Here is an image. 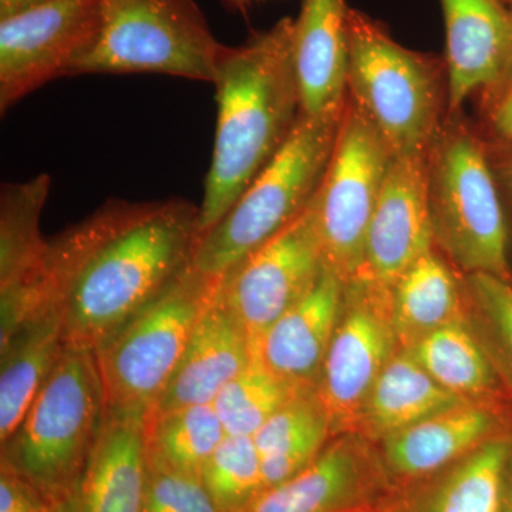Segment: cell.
I'll return each instance as SVG.
<instances>
[{
	"mask_svg": "<svg viewBox=\"0 0 512 512\" xmlns=\"http://www.w3.org/2000/svg\"><path fill=\"white\" fill-rule=\"evenodd\" d=\"M200 207L181 198L110 200L47 241L40 301L67 343L99 348L191 265Z\"/></svg>",
	"mask_w": 512,
	"mask_h": 512,
	"instance_id": "6da1fadb",
	"label": "cell"
},
{
	"mask_svg": "<svg viewBox=\"0 0 512 512\" xmlns=\"http://www.w3.org/2000/svg\"><path fill=\"white\" fill-rule=\"evenodd\" d=\"M292 33L293 19L284 18L222 53L212 83L218 120L198 217L200 238L225 217L284 146L301 114Z\"/></svg>",
	"mask_w": 512,
	"mask_h": 512,
	"instance_id": "7a4b0ae2",
	"label": "cell"
},
{
	"mask_svg": "<svg viewBox=\"0 0 512 512\" xmlns=\"http://www.w3.org/2000/svg\"><path fill=\"white\" fill-rule=\"evenodd\" d=\"M104 412L96 352L66 342L18 429L2 443L0 464L62 510L89 461Z\"/></svg>",
	"mask_w": 512,
	"mask_h": 512,
	"instance_id": "3957f363",
	"label": "cell"
},
{
	"mask_svg": "<svg viewBox=\"0 0 512 512\" xmlns=\"http://www.w3.org/2000/svg\"><path fill=\"white\" fill-rule=\"evenodd\" d=\"M434 244L464 275L512 282L510 232L487 141L446 114L427 151Z\"/></svg>",
	"mask_w": 512,
	"mask_h": 512,
	"instance_id": "277c9868",
	"label": "cell"
},
{
	"mask_svg": "<svg viewBox=\"0 0 512 512\" xmlns=\"http://www.w3.org/2000/svg\"><path fill=\"white\" fill-rule=\"evenodd\" d=\"M343 109L299 114L284 146L198 241L195 271L221 278L308 210L328 170Z\"/></svg>",
	"mask_w": 512,
	"mask_h": 512,
	"instance_id": "5b68a950",
	"label": "cell"
},
{
	"mask_svg": "<svg viewBox=\"0 0 512 512\" xmlns=\"http://www.w3.org/2000/svg\"><path fill=\"white\" fill-rule=\"evenodd\" d=\"M348 97L394 157L426 153L447 114L446 63L397 43L383 23L349 10Z\"/></svg>",
	"mask_w": 512,
	"mask_h": 512,
	"instance_id": "8992f818",
	"label": "cell"
},
{
	"mask_svg": "<svg viewBox=\"0 0 512 512\" xmlns=\"http://www.w3.org/2000/svg\"><path fill=\"white\" fill-rule=\"evenodd\" d=\"M225 47L195 0H99L96 33L66 77L158 73L214 83Z\"/></svg>",
	"mask_w": 512,
	"mask_h": 512,
	"instance_id": "52a82bcc",
	"label": "cell"
},
{
	"mask_svg": "<svg viewBox=\"0 0 512 512\" xmlns=\"http://www.w3.org/2000/svg\"><path fill=\"white\" fill-rule=\"evenodd\" d=\"M220 278L185 268L96 352L106 409L143 407L161 399L195 326L217 295Z\"/></svg>",
	"mask_w": 512,
	"mask_h": 512,
	"instance_id": "ba28073f",
	"label": "cell"
},
{
	"mask_svg": "<svg viewBox=\"0 0 512 512\" xmlns=\"http://www.w3.org/2000/svg\"><path fill=\"white\" fill-rule=\"evenodd\" d=\"M393 158L348 97L328 170L313 198L325 264L345 282L363 264L367 231Z\"/></svg>",
	"mask_w": 512,
	"mask_h": 512,
	"instance_id": "9c48e42d",
	"label": "cell"
},
{
	"mask_svg": "<svg viewBox=\"0 0 512 512\" xmlns=\"http://www.w3.org/2000/svg\"><path fill=\"white\" fill-rule=\"evenodd\" d=\"M400 348L390 313V288L353 276L320 372V402L333 434L352 433L373 386Z\"/></svg>",
	"mask_w": 512,
	"mask_h": 512,
	"instance_id": "30bf717a",
	"label": "cell"
},
{
	"mask_svg": "<svg viewBox=\"0 0 512 512\" xmlns=\"http://www.w3.org/2000/svg\"><path fill=\"white\" fill-rule=\"evenodd\" d=\"M326 268L312 204L220 278L217 296L255 343L302 299Z\"/></svg>",
	"mask_w": 512,
	"mask_h": 512,
	"instance_id": "8fae6325",
	"label": "cell"
},
{
	"mask_svg": "<svg viewBox=\"0 0 512 512\" xmlns=\"http://www.w3.org/2000/svg\"><path fill=\"white\" fill-rule=\"evenodd\" d=\"M99 0H46L0 18V111L59 77L92 42Z\"/></svg>",
	"mask_w": 512,
	"mask_h": 512,
	"instance_id": "7c38bea8",
	"label": "cell"
},
{
	"mask_svg": "<svg viewBox=\"0 0 512 512\" xmlns=\"http://www.w3.org/2000/svg\"><path fill=\"white\" fill-rule=\"evenodd\" d=\"M390 493L375 444L343 433L298 474L265 490L247 512H367L379 510Z\"/></svg>",
	"mask_w": 512,
	"mask_h": 512,
	"instance_id": "4fadbf2b",
	"label": "cell"
},
{
	"mask_svg": "<svg viewBox=\"0 0 512 512\" xmlns=\"http://www.w3.org/2000/svg\"><path fill=\"white\" fill-rule=\"evenodd\" d=\"M433 248L427 151L394 157L367 231L363 264L356 275L390 288L414 261Z\"/></svg>",
	"mask_w": 512,
	"mask_h": 512,
	"instance_id": "5bb4252c",
	"label": "cell"
},
{
	"mask_svg": "<svg viewBox=\"0 0 512 512\" xmlns=\"http://www.w3.org/2000/svg\"><path fill=\"white\" fill-rule=\"evenodd\" d=\"M512 430V406L461 403L375 444L392 490L439 473Z\"/></svg>",
	"mask_w": 512,
	"mask_h": 512,
	"instance_id": "9a60e30c",
	"label": "cell"
},
{
	"mask_svg": "<svg viewBox=\"0 0 512 512\" xmlns=\"http://www.w3.org/2000/svg\"><path fill=\"white\" fill-rule=\"evenodd\" d=\"M446 28L447 114L512 76V9L503 0H440Z\"/></svg>",
	"mask_w": 512,
	"mask_h": 512,
	"instance_id": "2e32d148",
	"label": "cell"
},
{
	"mask_svg": "<svg viewBox=\"0 0 512 512\" xmlns=\"http://www.w3.org/2000/svg\"><path fill=\"white\" fill-rule=\"evenodd\" d=\"M148 413L143 407L106 409L82 477L60 512H143Z\"/></svg>",
	"mask_w": 512,
	"mask_h": 512,
	"instance_id": "e0dca14e",
	"label": "cell"
},
{
	"mask_svg": "<svg viewBox=\"0 0 512 512\" xmlns=\"http://www.w3.org/2000/svg\"><path fill=\"white\" fill-rule=\"evenodd\" d=\"M343 293L345 281L326 266L309 292L255 343L265 366L295 389L318 387L342 312Z\"/></svg>",
	"mask_w": 512,
	"mask_h": 512,
	"instance_id": "ac0fdd59",
	"label": "cell"
},
{
	"mask_svg": "<svg viewBox=\"0 0 512 512\" xmlns=\"http://www.w3.org/2000/svg\"><path fill=\"white\" fill-rule=\"evenodd\" d=\"M349 10L346 0H303L298 18L293 19V66L303 114L345 107Z\"/></svg>",
	"mask_w": 512,
	"mask_h": 512,
	"instance_id": "d6986e66",
	"label": "cell"
},
{
	"mask_svg": "<svg viewBox=\"0 0 512 512\" xmlns=\"http://www.w3.org/2000/svg\"><path fill=\"white\" fill-rule=\"evenodd\" d=\"M254 348L241 323L215 295L195 326L167 390L151 412L214 403L221 390L249 365Z\"/></svg>",
	"mask_w": 512,
	"mask_h": 512,
	"instance_id": "ffe728a7",
	"label": "cell"
},
{
	"mask_svg": "<svg viewBox=\"0 0 512 512\" xmlns=\"http://www.w3.org/2000/svg\"><path fill=\"white\" fill-rule=\"evenodd\" d=\"M512 430L439 473L392 490L380 512H497Z\"/></svg>",
	"mask_w": 512,
	"mask_h": 512,
	"instance_id": "44dd1931",
	"label": "cell"
},
{
	"mask_svg": "<svg viewBox=\"0 0 512 512\" xmlns=\"http://www.w3.org/2000/svg\"><path fill=\"white\" fill-rule=\"evenodd\" d=\"M390 313L400 348H409L467 316L466 276L461 279L439 249H430L390 286Z\"/></svg>",
	"mask_w": 512,
	"mask_h": 512,
	"instance_id": "7402d4cb",
	"label": "cell"
},
{
	"mask_svg": "<svg viewBox=\"0 0 512 512\" xmlns=\"http://www.w3.org/2000/svg\"><path fill=\"white\" fill-rule=\"evenodd\" d=\"M407 352L447 392L470 403L512 406L497 367L464 316L414 342Z\"/></svg>",
	"mask_w": 512,
	"mask_h": 512,
	"instance_id": "603a6c76",
	"label": "cell"
},
{
	"mask_svg": "<svg viewBox=\"0 0 512 512\" xmlns=\"http://www.w3.org/2000/svg\"><path fill=\"white\" fill-rule=\"evenodd\" d=\"M461 403L470 402L443 389L406 349H400L377 379L352 433L377 444Z\"/></svg>",
	"mask_w": 512,
	"mask_h": 512,
	"instance_id": "cb8c5ba5",
	"label": "cell"
},
{
	"mask_svg": "<svg viewBox=\"0 0 512 512\" xmlns=\"http://www.w3.org/2000/svg\"><path fill=\"white\" fill-rule=\"evenodd\" d=\"M62 316L53 306L26 320L0 345V441L18 429L62 352Z\"/></svg>",
	"mask_w": 512,
	"mask_h": 512,
	"instance_id": "d4e9b609",
	"label": "cell"
},
{
	"mask_svg": "<svg viewBox=\"0 0 512 512\" xmlns=\"http://www.w3.org/2000/svg\"><path fill=\"white\" fill-rule=\"evenodd\" d=\"M335 437L316 389L301 390L254 434L265 490L311 464Z\"/></svg>",
	"mask_w": 512,
	"mask_h": 512,
	"instance_id": "484cf974",
	"label": "cell"
},
{
	"mask_svg": "<svg viewBox=\"0 0 512 512\" xmlns=\"http://www.w3.org/2000/svg\"><path fill=\"white\" fill-rule=\"evenodd\" d=\"M49 175L22 183H3L0 190V293L35 289L47 241L40 218L49 197Z\"/></svg>",
	"mask_w": 512,
	"mask_h": 512,
	"instance_id": "4316f807",
	"label": "cell"
},
{
	"mask_svg": "<svg viewBox=\"0 0 512 512\" xmlns=\"http://www.w3.org/2000/svg\"><path fill=\"white\" fill-rule=\"evenodd\" d=\"M214 404H194L148 413L146 443L150 463L201 476L202 468L225 439Z\"/></svg>",
	"mask_w": 512,
	"mask_h": 512,
	"instance_id": "83f0119b",
	"label": "cell"
},
{
	"mask_svg": "<svg viewBox=\"0 0 512 512\" xmlns=\"http://www.w3.org/2000/svg\"><path fill=\"white\" fill-rule=\"evenodd\" d=\"M301 390L279 379L262 362L254 348L249 365L229 382L217 399L214 409L229 436H252Z\"/></svg>",
	"mask_w": 512,
	"mask_h": 512,
	"instance_id": "f1b7e54d",
	"label": "cell"
},
{
	"mask_svg": "<svg viewBox=\"0 0 512 512\" xmlns=\"http://www.w3.org/2000/svg\"><path fill=\"white\" fill-rule=\"evenodd\" d=\"M220 512H247L265 491L261 457L252 436H225L201 471Z\"/></svg>",
	"mask_w": 512,
	"mask_h": 512,
	"instance_id": "f546056e",
	"label": "cell"
},
{
	"mask_svg": "<svg viewBox=\"0 0 512 512\" xmlns=\"http://www.w3.org/2000/svg\"><path fill=\"white\" fill-rule=\"evenodd\" d=\"M464 276L468 319L512 394V282L487 274Z\"/></svg>",
	"mask_w": 512,
	"mask_h": 512,
	"instance_id": "4dcf8cb0",
	"label": "cell"
},
{
	"mask_svg": "<svg viewBox=\"0 0 512 512\" xmlns=\"http://www.w3.org/2000/svg\"><path fill=\"white\" fill-rule=\"evenodd\" d=\"M143 512H220L201 476L148 461Z\"/></svg>",
	"mask_w": 512,
	"mask_h": 512,
	"instance_id": "1f68e13d",
	"label": "cell"
},
{
	"mask_svg": "<svg viewBox=\"0 0 512 512\" xmlns=\"http://www.w3.org/2000/svg\"><path fill=\"white\" fill-rule=\"evenodd\" d=\"M0 512H60L25 478L0 464Z\"/></svg>",
	"mask_w": 512,
	"mask_h": 512,
	"instance_id": "d6a6232c",
	"label": "cell"
},
{
	"mask_svg": "<svg viewBox=\"0 0 512 512\" xmlns=\"http://www.w3.org/2000/svg\"><path fill=\"white\" fill-rule=\"evenodd\" d=\"M481 100L487 138L512 146V76L490 92L481 94Z\"/></svg>",
	"mask_w": 512,
	"mask_h": 512,
	"instance_id": "836d02e7",
	"label": "cell"
},
{
	"mask_svg": "<svg viewBox=\"0 0 512 512\" xmlns=\"http://www.w3.org/2000/svg\"><path fill=\"white\" fill-rule=\"evenodd\" d=\"M485 141H487L488 157L493 165L495 178L504 201L505 214H507L512 262V146L487 137Z\"/></svg>",
	"mask_w": 512,
	"mask_h": 512,
	"instance_id": "e575fe53",
	"label": "cell"
},
{
	"mask_svg": "<svg viewBox=\"0 0 512 512\" xmlns=\"http://www.w3.org/2000/svg\"><path fill=\"white\" fill-rule=\"evenodd\" d=\"M497 512H512V448L504 468L503 484H501Z\"/></svg>",
	"mask_w": 512,
	"mask_h": 512,
	"instance_id": "d590c367",
	"label": "cell"
},
{
	"mask_svg": "<svg viewBox=\"0 0 512 512\" xmlns=\"http://www.w3.org/2000/svg\"><path fill=\"white\" fill-rule=\"evenodd\" d=\"M42 2H46V0H0V18H5V16Z\"/></svg>",
	"mask_w": 512,
	"mask_h": 512,
	"instance_id": "8d00e7d4",
	"label": "cell"
},
{
	"mask_svg": "<svg viewBox=\"0 0 512 512\" xmlns=\"http://www.w3.org/2000/svg\"><path fill=\"white\" fill-rule=\"evenodd\" d=\"M256 2H261V0H221L222 5L231 12H244Z\"/></svg>",
	"mask_w": 512,
	"mask_h": 512,
	"instance_id": "74e56055",
	"label": "cell"
},
{
	"mask_svg": "<svg viewBox=\"0 0 512 512\" xmlns=\"http://www.w3.org/2000/svg\"><path fill=\"white\" fill-rule=\"evenodd\" d=\"M504 3H507L508 6L512 5V0H503Z\"/></svg>",
	"mask_w": 512,
	"mask_h": 512,
	"instance_id": "f35d334b",
	"label": "cell"
},
{
	"mask_svg": "<svg viewBox=\"0 0 512 512\" xmlns=\"http://www.w3.org/2000/svg\"><path fill=\"white\" fill-rule=\"evenodd\" d=\"M367 512H380L379 510L367 511Z\"/></svg>",
	"mask_w": 512,
	"mask_h": 512,
	"instance_id": "ab89813d",
	"label": "cell"
},
{
	"mask_svg": "<svg viewBox=\"0 0 512 512\" xmlns=\"http://www.w3.org/2000/svg\"><path fill=\"white\" fill-rule=\"evenodd\" d=\"M510 8L512 9V5L510 6Z\"/></svg>",
	"mask_w": 512,
	"mask_h": 512,
	"instance_id": "60d3db41",
	"label": "cell"
}]
</instances>
